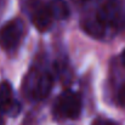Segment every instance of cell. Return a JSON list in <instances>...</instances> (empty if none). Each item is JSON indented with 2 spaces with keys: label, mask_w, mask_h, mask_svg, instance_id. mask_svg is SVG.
<instances>
[{
  "label": "cell",
  "mask_w": 125,
  "mask_h": 125,
  "mask_svg": "<svg viewBox=\"0 0 125 125\" xmlns=\"http://www.w3.org/2000/svg\"><path fill=\"white\" fill-rule=\"evenodd\" d=\"M92 125H117L114 122L109 120V119H103V118H97Z\"/></svg>",
  "instance_id": "cell-10"
},
{
  "label": "cell",
  "mask_w": 125,
  "mask_h": 125,
  "mask_svg": "<svg viewBox=\"0 0 125 125\" xmlns=\"http://www.w3.org/2000/svg\"><path fill=\"white\" fill-rule=\"evenodd\" d=\"M118 101L122 106L125 107V83L119 87V91H118Z\"/></svg>",
  "instance_id": "cell-9"
},
{
  "label": "cell",
  "mask_w": 125,
  "mask_h": 125,
  "mask_svg": "<svg viewBox=\"0 0 125 125\" xmlns=\"http://www.w3.org/2000/svg\"><path fill=\"white\" fill-rule=\"evenodd\" d=\"M0 2H1V0H0Z\"/></svg>",
  "instance_id": "cell-14"
},
{
  "label": "cell",
  "mask_w": 125,
  "mask_h": 125,
  "mask_svg": "<svg viewBox=\"0 0 125 125\" xmlns=\"http://www.w3.org/2000/svg\"><path fill=\"white\" fill-rule=\"evenodd\" d=\"M0 125H4V112L0 109Z\"/></svg>",
  "instance_id": "cell-11"
},
{
  "label": "cell",
  "mask_w": 125,
  "mask_h": 125,
  "mask_svg": "<svg viewBox=\"0 0 125 125\" xmlns=\"http://www.w3.org/2000/svg\"><path fill=\"white\" fill-rule=\"evenodd\" d=\"M120 58H122V63L125 66V49L123 50V52H122V56H120Z\"/></svg>",
  "instance_id": "cell-12"
},
{
  "label": "cell",
  "mask_w": 125,
  "mask_h": 125,
  "mask_svg": "<svg viewBox=\"0 0 125 125\" xmlns=\"http://www.w3.org/2000/svg\"><path fill=\"white\" fill-rule=\"evenodd\" d=\"M52 85H53V75L51 74V72L45 71L40 74L33 72L31 73V77L26 80L24 89L31 97L39 101L49 96Z\"/></svg>",
  "instance_id": "cell-2"
},
{
  "label": "cell",
  "mask_w": 125,
  "mask_h": 125,
  "mask_svg": "<svg viewBox=\"0 0 125 125\" xmlns=\"http://www.w3.org/2000/svg\"><path fill=\"white\" fill-rule=\"evenodd\" d=\"M0 109L9 117H16L21 112V104L13 97L12 86L9 82L0 83Z\"/></svg>",
  "instance_id": "cell-5"
},
{
  "label": "cell",
  "mask_w": 125,
  "mask_h": 125,
  "mask_svg": "<svg viewBox=\"0 0 125 125\" xmlns=\"http://www.w3.org/2000/svg\"><path fill=\"white\" fill-rule=\"evenodd\" d=\"M96 17L107 27V26H114L119 27L124 22V13L119 5L111 0L109 2L104 4L100 7V10L96 13Z\"/></svg>",
  "instance_id": "cell-6"
},
{
  "label": "cell",
  "mask_w": 125,
  "mask_h": 125,
  "mask_svg": "<svg viewBox=\"0 0 125 125\" xmlns=\"http://www.w3.org/2000/svg\"><path fill=\"white\" fill-rule=\"evenodd\" d=\"M83 1H87V0H83Z\"/></svg>",
  "instance_id": "cell-13"
},
{
  "label": "cell",
  "mask_w": 125,
  "mask_h": 125,
  "mask_svg": "<svg viewBox=\"0 0 125 125\" xmlns=\"http://www.w3.org/2000/svg\"><path fill=\"white\" fill-rule=\"evenodd\" d=\"M24 35V24L20 18L10 20L0 29V46L7 51L17 49Z\"/></svg>",
  "instance_id": "cell-3"
},
{
  "label": "cell",
  "mask_w": 125,
  "mask_h": 125,
  "mask_svg": "<svg viewBox=\"0 0 125 125\" xmlns=\"http://www.w3.org/2000/svg\"><path fill=\"white\" fill-rule=\"evenodd\" d=\"M82 108L83 104L80 96L72 90H66L57 97L55 113L60 118L77 119L82 114Z\"/></svg>",
  "instance_id": "cell-1"
},
{
  "label": "cell",
  "mask_w": 125,
  "mask_h": 125,
  "mask_svg": "<svg viewBox=\"0 0 125 125\" xmlns=\"http://www.w3.org/2000/svg\"><path fill=\"white\" fill-rule=\"evenodd\" d=\"M31 20L39 32H46L52 24V16L49 11L47 4L40 0H31Z\"/></svg>",
  "instance_id": "cell-4"
},
{
  "label": "cell",
  "mask_w": 125,
  "mask_h": 125,
  "mask_svg": "<svg viewBox=\"0 0 125 125\" xmlns=\"http://www.w3.org/2000/svg\"><path fill=\"white\" fill-rule=\"evenodd\" d=\"M47 7L53 20H67L71 15V9L64 0H50Z\"/></svg>",
  "instance_id": "cell-8"
},
{
  "label": "cell",
  "mask_w": 125,
  "mask_h": 125,
  "mask_svg": "<svg viewBox=\"0 0 125 125\" xmlns=\"http://www.w3.org/2000/svg\"><path fill=\"white\" fill-rule=\"evenodd\" d=\"M82 28L83 31L90 35L91 38H95V39H101L104 37L106 34V26L95 16L92 17H87L85 18L83 22H82Z\"/></svg>",
  "instance_id": "cell-7"
}]
</instances>
